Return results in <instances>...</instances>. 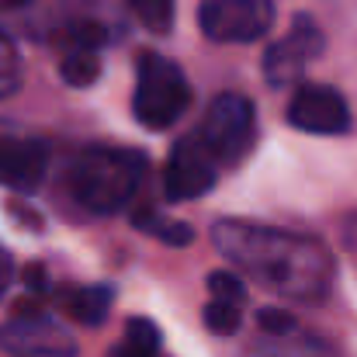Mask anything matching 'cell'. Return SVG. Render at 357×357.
Segmentation results:
<instances>
[{"label": "cell", "instance_id": "15", "mask_svg": "<svg viewBox=\"0 0 357 357\" xmlns=\"http://www.w3.org/2000/svg\"><path fill=\"white\" fill-rule=\"evenodd\" d=\"M59 77L70 84V87H91L98 77H101V59L98 52H87V49H73L63 66H59Z\"/></svg>", "mask_w": 357, "mask_h": 357}, {"label": "cell", "instance_id": "1", "mask_svg": "<svg viewBox=\"0 0 357 357\" xmlns=\"http://www.w3.org/2000/svg\"><path fill=\"white\" fill-rule=\"evenodd\" d=\"M212 239L246 274H253L257 281H264V288L278 295L298 302H319L330 291L333 260L316 239L250 222H219L212 229Z\"/></svg>", "mask_w": 357, "mask_h": 357}, {"label": "cell", "instance_id": "24", "mask_svg": "<svg viewBox=\"0 0 357 357\" xmlns=\"http://www.w3.org/2000/svg\"><path fill=\"white\" fill-rule=\"evenodd\" d=\"M112 357H153V354H139V351H132V347H125V344H121V347Z\"/></svg>", "mask_w": 357, "mask_h": 357}, {"label": "cell", "instance_id": "20", "mask_svg": "<svg viewBox=\"0 0 357 357\" xmlns=\"http://www.w3.org/2000/svg\"><path fill=\"white\" fill-rule=\"evenodd\" d=\"M257 323H260V330H264L267 337H291V333L298 330L295 316L284 312V309H260V312H257Z\"/></svg>", "mask_w": 357, "mask_h": 357}, {"label": "cell", "instance_id": "16", "mask_svg": "<svg viewBox=\"0 0 357 357\" xmlns=\"http://www.w3.org/2000/svg\"><path fill=\"white\" fill-rule=\"evenodd\" d=\"M202 319H205L208 333H215V337H233L239 330V323H243V312H239V305H233V302L212 298V302L202 309Z\"/></svg>", "mask_w": 357, "mask_h": 357}, {"label": "cell", "instance_id": "17", "mask_svg": "<svg viewBox=\"0 0 357 357\" xmlns=\"http://www.w3.org/2000/svg\"><path fill=\"white\" fill-rule=\"evenodd\" d=\"M125 347H132V351H139V354L160 357L163 337H160L156 323H149V319L135 316V319H128V323H125Z\"/></svg>", "mask_w": 357, "mask_h": 357}, {"label": "cell", "instance_id": "19", "mask_svg": "<svg viewBox=\"0 0 357 357\" xmlns=\"http://www.w3.org/2000/svg\"><path fill=\"white\" fill-rule=\"evenodd\" d=\"M208 291L219 302H233V305L246 302V284L239 281L236 274H229V271H212L208 274Z\"/></svg>", "mask_w": 357, "mask_h": 357}, {"label": "cell", "instance_id": "9", "mask_svg": "<svg viewBox=\"0 0 357 357\" xmlns=\"http://www.w3.org/2000/svg\"><path fill=\"white\" fill-rule=\"evenodd\" d=\"M288 121L298 132L312 135H340L351 128V108L340 91L326 84H302L288 101Z\"/></svg>", "mask_w": 357, "mask_h": 357}, {"label": "cell", "instance_id": "18", "mask_svg": "<svg viewBox=\"0 0 357 357\" xmlns=\"http://www.w3.org/2000/svg\"><path fill=\"white\" fill-rule=\"evenodd\" d=\"M70 42H73V49H87V52H98L101 45H108V42H112V35H108V28H105L101 21H91V17H77V21L70 24Z\"/></svg>", "mask_w": 357, "mask_h": 357}, {"label": "cell", "instance_id": "12", "mask_svg": "<svg viewBox=\"0 0 357 357\" xmlns=\"http://www.w3.org/2000/svg\"><path fill=\"white\" fill-rule=\"evenodd\" d=\"M132 226L142 229V233H149V236L160 239V243H167V246H191V243H195V229H191L188 222L163 219V215L153 212V208L135 212V215H132Z\"/></svg>", "mask_w": 357, "mask_h": 357}, {"label": "cell", "instance_id": "25", "mask_svg": "<svg viewBox=\"0 0 357 357\" xmlns=\"http://www.w3.org/2000/svg\"><path fill=\"white\" fill-rule=\"evenodd\" d=\"M3 3H10V7H21V3H28V0H3Z\"/></svg>", "mask_w": 357, "mask_h": 357}, {"label": "cell", "instance_id": "7", "mask_svg": "<svg viewBox=\"0 0 357 357\" xmlns=\"http://www.w3.org/2000/svg\"><path fill=\"white\" fill-rule=\"evenodd\" d=\"M219 177V160L215 153L202 142V135H184L167 160V174H163V191L170 202H191L202 198L215 188Z\"/></svg>", "mask_w": 357, "mask_h": 357}, {"label": "cell", "instance_id": "14", "mask_svg": "<svg viewBox=\"0 0 357 357\" xmlns=\"http://www.w3.org/2000/svg\"><path fill=\"white\" fill-rule=\"evenodd\" d=\"M125 3L146 31L167 35L174 28V0H125Z\"/></svg>", "mask_w": 357, "mask_h": 357}, {"label": "cell", "instance_id": "10", "mask_svg": "<svg viewBox=\"0 0 357 357\" xmlns=\"http://www.w3.org/2000/svg\"><path fill=\"white\" fill-rule=\"evenodd\" d=\"M49 170V146L35 135L0 125V184L10 191H35Z\"/></svg>", "mask_w": 357, "mask_h": 357}, {"label": "cell", "instance_id": "23", "mask_svg": "<svg viewBox=\"0 0 357 357\" xmlns=\"http://www.w3.org/2000/svg\"><path fill=\"white\" fill-rule=\"evenodd\" d=\"M24 281H28V291H45V288H49L42 267H28V271H24Z\"/></svg>", "mask_w": 357, "mask_h": 357}, {"label": "cell", "instance_id": "8", "mask_svg": "<svg viewBox=\"0 0 357 357\" xmlns=\"http://www.w3.org/2000/svg\"><path fill=\"white\" fill-rule=\"evenodd\" d=\"M319 52H323L319 24L309 14H298L291 21V31L264 52V80L271 87H278V91H288L291 84L302 80L305 63H312Z\"/></svg>", "mask_w": 357, "mask_h": 357}, {"label": "cell", "instance_id": "21", "mask_svg": "<svg viewBox=\"0 0 357 357\" xmlns=\"http://www.w3.org/2000/svg\"><path fill=\"white\" fill-rule=\"evenodd\" d=\"M21 84V73H17V59H14V49L0 38V98L14 94Z\"/></svg>", "mask_w": 357, "mask_h": 357}, {"label": "cell", "instance_id": "13", "mask_svg": "<svg viewBox=\"0 0 357 357\" xmlns=\"http://www.w3.org/2000/svg\"><path fill=\"white\" fill-rule=\"evenodd\" d=\"M246 357H333V351L323 340H316V337H298V340H291V337H271V344L253 347Z\"/></svg>", "mask_w": 357, "mask_h": 357}, {"label": "cell", "instance_id": "2", "mask_svg": "<svg viewBox=\"0 0 357 357\" xmlns=\"http://www.w3.org/2000/svg\"><path fill=\"white\" fill-rule=\"evenodd\" d=\"M146 174V153L125 146H91L84 149L66 174L70 195L94 215H115L139 191Z\"/></svg>", "mask_w": 357, "mask_h": 357}, {"label": "cell", "instance_id": "4", "mask_svg": "<svg viewBox=\"0 0 357 357\" xmlns=\"http://www.w3.org/2000/svg\"><path fill=\"white\" fill-rule=\"evenodd\" d=\"M198 135L215 153L219 163H229V167L243 163L246 153L253 149V135H257V112H253L250 98L233 94V91L219 94L208 105Z\"/></svg>", "mask_w": 357, "mask_h": 357}, {"label": "cell", "instance_id": "3", "mask_svg": "<svg viewBox=\"0 0 357 357\" xmlns=\"http://www.w3.org/2000/svg\"><path fill=\"white\" fill-rule=\"evenodd\" d=\"M191 108V84L177 63L160 52H142L135 70L132 115L142 128L163 132Z\"/></svg>", "mask_w": 357, "mask_h": 357}, {"label": "cell", "instance_id": "6", "mask_svg": "<svg viewBox=\"0 0 357 357\" xmlns=\"http://www.w3.org/2000/svg\"><path fill=\"white\" fill-rule=\"evenodd\" d=\"M0 347H7L17 357H77V344L73 337L52 323L38 305L21 302L17 316L0 326Z\"/></svg>", "mask_w": 357, "mask_h": 357}, {"label": "cell", "instance_id": "5", "mask_svg": "<svg viewBox=\"0 0 357 357\" xmlns=\"http://www.w3.org/2000/svg\"><path fill=\"white\" fill-rule=\"evenodd\" d=\"M274 0H202L198 28L212 42H257L274 28Z\"/></svg>", "mask_w": 357, "mask_h": 357}, {"label": "cell", "instance_id": "22", "mask_svg": "<svg viewBox=\"0 0 357 357\" xmlns=\"http://www.w3.org/2000/svg\"><path fill=\"white\" fill-rule=\"evenodd\" d=\"M10 278H14V260H10V253L0 246V298L7 295V288H10Z\"/></svg>", "mask_w": 357, "mask_h": 357}, {"label": "cell", "instance_id": "11", "mask_svg": "<svg viewBox=\"0 0 357 357\" xmlns=\"http://www.w3.org/2000/svg\"><path fill=\"white\" fill-rule=\"evenodd\" d=\"M112 302H115L112 284H84V288H63L59 291L63 312L80 326H101L112 312Z\"/></svg>", "mask_w": 357, "mask_h": 357}]
</instances>
